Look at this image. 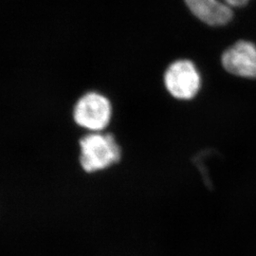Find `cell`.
I'll list each match as a JSON object with an SVG mask.
<instances>
[{"mask_svg":"<svg viewBox=\"0 0 256 256\" xmlns=\"http://www.w3.org/2000/svg\"><path fill=\"white\" fill-rule=\"evenodd\" d=\"M192 14L203 23L221 27L234 18L232 8L246 6L250 0H184Z\"/></svg>","mask_w":256,"mask_h":256,"instance_id":"277c9868","label":"cell"},{"mask_svg":"<svg viewBox=\"0 0 256 256\" xmlns=\"http://www.w3.org/2000/svg\"><path fill=\"white\" fill-rule=\"evenodd\" d=\"M80 164L88 172H97L119 162L122 150L112 134L99 132L86 135L80 138Z\"/></svg>","mask_w":256,"mask_h":256,"instance_id":"6da1fadb","label":"cell"},{"mask_svg":"<svg viewBox=\"0 0 256 256\" xmlns=\"http://www.w3.org/2000/svg\"><path fill=\"white\" fill-rule=\"evenodd\" d=\"M164 84L166 90L174 98L191 100L200 90L202 77L192 61L176 60L165 72Z\"/></svg>","mask_w":256,"mask_h":256,"instance_id":"3957f363","label":"cell"},{"mask_svg":"<svg viewBox=\"0 0 256 256\" xmlns=\"http://www.w3.org/2000/svg\"><path fill=\"white\" fill-rule=\"evenodd\" d=\"M112 108L110 100L97 92L81 96L74 104L72 117L80 128L100 132L110 124Z\"/></svg>","mask_w":256,"mask_h":256,"instance_id":"7a4b0ae2","label":"cell"},{"mask_svg":"<svg viewBox=\"0 0 256 256\" xmlns=\"http://www.w3.org/2000/svg\"><path fill=\"white\" fill-rule=\"evenodd\" d=\"M226 72L241 78L256 79V45L240 40L228 48L221 56Z\"/></svg>","mask_w":256,"mask_h":256,"instance_id":"5b68a950","label":"cell"}]
</instances>
